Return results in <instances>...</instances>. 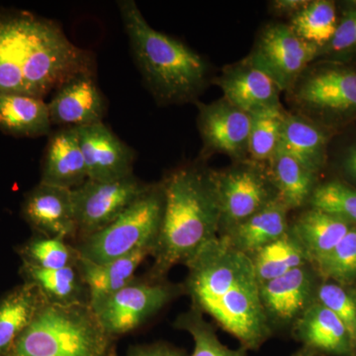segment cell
I'll return each instance as SVG.
<instances>
[{
  "mask_svg": "<svg viewBox=\"0 0 356 356\" xmlns=\"http://www.w3.org/2000/svg\"><path fill=\"white\" fill-rule=\"evenodd\" d=\"M185 266L182 286L192 307L209 316L248 351L259 350L270 339L273 329L248 255L219 236Z\"/></svg>",
  "mask_w": 356,
  "mask_h": 356,
  "instance_id": "obj_1",
  "label": "cell"
},
{
  "mask_svg": "<svg viewBox=\"0 0 356 356\" xmlns=\"http://www.w3.org/2000/svg\"><path fill=\"white\" fill-rule=\"evenodd\" d=\"M83 74H95V56L57 22L27 11L0 13V95L44 99Z\"/></svg>",
  "mask_w": 356,
  "mask_h": 356,
  "instance_id": "obj_2",
  "label": "cell"
},
{
  "mask_svg": "<svg viewBox=\"0 0 356 356\" xmlns=\"http://www.w3.org/2000/svg\"><path fill=\"white\" fill-rule=\"evenodd\" d=\"M161 184L165 206L149 271V280L156 281L178 264L186 266L216 240L221 222L214 170L188 163L168 173Z\"/></svg>",
  "mask_w": 356,
  "mask_h": 356,
  "instance_id": "obj_3",
  "label": "cell"
},
{
  "mask_svg": "<svg viewBox=\"0 0 356 356\" xmlns=\"http://www.w3.org/2000/svg\"><path fill=\"white\" fill-rule=\"evenodd\" d=\"M134 60L161 106L197 102L209 84L207 60L191 47L156 31L134 0L117 2Z\"/></svg>",
  "mask_w": 356,
  "mask_h": 356,
  "instance_id": "obj_4",
  "label": "cell"
},
{
  "mask_svg": "<svg viewBox=\"0 0 356 356\" xmlns=\"http://www.w3.org/2000/svg\"><path fill=\"white\" fill-rule=\"evenodd\" d=\"M6 356H116V348L89 304L46 302Z\"/></svg>",
  "mask_w": 356,
  "mask_h": 356,
  "instance_id": "obj_5",
  "label": "cell"
},
{
  "mask_svg": "<svg viewBox=\"0 0 356 356\" xmlns=\"http://www.w3.org/2000/svg\"><path fill=\"white\" fill-rule=\"evenodd\" d=\"M292 113L331 130L356 119V67L314 62L288 91Z\"/></svg>",
  "mask_w": 356,
  "mask_h": 356,
  "instance_id": "obj_6",
  "label": "cell"
},
{
  "mask_svg": "<svg viewBox=\"0 0 356 356\" xmlns=\"http://www.w3.org/2000/svg\"><path fill=\"white\" fill-rule=\"evenodd\" d=\"M161 182L149 189L106 228L74 243L81 259L106 264L144 248L154 250L163 221Z\"/></svg>",
  "mask_w": 356,
  "mask_h": 356,
  "instance_id": "obj_7",
  "label": "cell"
},
{
  "mask_svg": "<svg viewBox=\"0 0 356 356\" xmlns=\"http://www.w3.org/2000/svg\"><path fill=\"white\" fill-rule=\"evenodd\" d=\"M182 291L180 285L136 277L118 291L93 300L89 305L105 332L116 339L139 329Z\"/></svg>",
  "mask_w": 356,
  "mask_h": 356,
  "instance_id": "obj_8",
  "label": "cell"
},
{
  "mask_svg": "<svg viewBox=\"0 0 356 356\" xmlns=\"http://www.w3.org/2000/svg\"><path fill=\"white\" fill-rule=\"evenodd\" d=\"M215 180L221 209L219 236L280 199L267 163L238 161L215 170Z\"/></svg>",
  "mask_w": 356,
  "mask_h": 356,
  "instance_id": "obj_9",
  "label": "cell"
},
{
  "mask_svg": "<svg viewBox=\"0 0 356 356\" xmlns=\"http://www.w3.org/2000/svg\"><path fill=\"white\" fill-rule=\"evenodd\" d=\"M318 54V46L299 38L287 24L270 23L259 31L247 60L288 92Z\"/></svg>",
  "mask_w": 356,
  "mask_h": 356,
  "instance_id": "obj_10",
  "label": "cell"
},
{
  "mask_svg": "<svg viewBox=\"0 0 356 356\" xmlns=\"http://www.w3.org/2000/svg\"><path fill=\"white\" fill-rule=\"evenodd\" d=\"M149 186L151 184H145L135 175H131L107 181L88 179L74 189L76 242L106 228Z\"/></svg>",
  "mask_w": 356,
  "mask_h": 356,
  "instance_id": "obj_11",
  "label": "cell"
},
{
  "mask_svg": "<svg viewBox=\"0 0 356 356\" xmlns=\"http://www.w3.org/2000/svg\"><path fill=\"white\" fill-rule=\"evenodd\" d=\"M196 105L202 140L200 158L205 161L214 154H224L234 163L248 159L252 115L224 97L208 104L196 102Z\"/></svg>",
  "mask_w": 356,
  "mask_h": 356,
  "instance_id": "obj_12",
  "label": "cell"
},
{
  "mask_svg": "<svg viewBox=\"0 0 356 356\" xmlns=\"http://www.w3.org/2000/svg\"><path fill=\"white\" fill-rule=\"evenodd\" d=\"M76 132L88 179L107 181L134 175L135 151L103 122Z\"/></svg>",
  "mask_w": 356,
  "mask_h": 356,
  "instance_id": "obj_13",
  "label": "cell"
},
{
  "mask_svg": "<svg viewBox=\"0 0 356 356\" xmlns=\"http://www.w3.org/2000/svg\"><path fill=\"white\" fill-rule=\"evenodd\" d=\"M21 214L37 235L74 241L77 236L72 191L39 182L23 200Z\"/></svg>",
  "mask_w": 356,
  "mask_h": 356,
  "instance_id": "obj_14",
  "label": "cell"
},
{
  "mask_svg": "<svg viewBox=\"0 0 356 356\" xmlns=\"http://www.w3.org/2000/svg\"><path fill=\"white\" fill-rule=\"evenodd\" d=\"M51 125L81 128L103 122L106 98L98 88L95 74H79L55 91L48 103Z\"/></svg>",
  "mask_w": 356,
  "mask_h": 356,
  "instance_id": "obj_15",
  "label": "cell"
},
{
  "mask_svg": "<svg viewBox=\"0 0 356 356\" xmlns=\"http://www.w3.org/2000/svg\"><path fill=\"white\" fill-rule=\"evenodd\" d=\"M310 266L299 267L261 285V304L271 327L296 322L315 302L317 286Z\"/></svg>",
  "mask_w": 356,
  "mask_h": 356,
  "instance_id": "obj_16",
  "label": "cell"
},
{
  "mask_svg": "<svg viewBox=\"0 0 356 356\" xmlns=\"http://www.w3.org/2000/svg\"><path fill=\"white\" fill-rule=\"evenodd\" d=\"M213 81L222 89V97L248 113L282 106L280 86L247 58L222 67Z\"/></svg>",
  "mask_w": 356,
  "mask_h": 356,
  "instance_id": "obj_17",
  "label": "cell"
},
{
  "mask_svg": "<svg viewBox=\"0 0 356 356\" xmlns=\"http://www.w3.org/2000/svg\"><path fill=\"white\" fill-rule=\"evenodd\" d=\"M294 336L314 355L356 356L355 344L341 321L322 304H313L295 322Z\"/></svg>",
  "mask_w": 356,
  "mask_h": 356,
  "instance_id": "obj_18",
  "label": "cell"
},
{
  "mask_svg": "<svg viewBox=\"0 0 356 356\" xmlns=\"http://www.w3.org/2000/svg\"><path fill=\"white\" fill-rule=\"evenodd\" d=\"M88 179L76 128H62L51 134L40 182L74 191Z\"/></svg>",
  "mask_w": 356,
  "mask_h": 356,
  "instance_id": "obj_19",
  "label": "cell"
},
{
  "mask_svg": "<svg viewBox=\"0 0 356 356\" xmlns=\"http://www.w3.org/2000/svg\"><path fill=\"white\" fill-rule=\"evenodd\" d=\"M350 222L324 211L310 208L300 214L290 229L305 250L311 266H315L334 250L353 228Z\"/></svg>",
  "mask_w": 356,
  "mask_h": 356,
  "instance_id": "obj_20",
  "label": "cell"
},
{
  "mask_svg": "<svg viewBox=\"0 0 356 356\" xmlns=\"http://www.w3.org/2000/svg\"><path fill=\"white\" fill-rule=\"evenodd\" d=\"M289 211L282 201L277 199L221 236H224L232 247L250 257L289 231Z\"/></svg>",
  "mask_w": 356,
  "mask_h": 356,
  "instance_id": "obj_21",
  "label": "cell"
},
{
  "mask_svg": "<svg viewBox=\"0 0 356 356\" xmlns=\"http://www.w3.org/2000/svg\"><path fill=\"white\" fill-rule=\"evenodd\" d=\"M327 131L305 117L288 111L280 147L318 175L327 163Z\"/></svg>",
  "mask_w": 356,
  "mask_h": 356,
  "instance_id": "obj_22",
  "label": "cell"
},
{
  "mask_svg": "<svg viewBox=\"0 0 356 356\" xmlns=\"http://www.w3.org/2000/svg\"><path fill=\"white\" fill-rule=\"evenodd\" d=\"M31 283L23 282L0 297V356H6L46 303Z\"/></svg>",
  "mask_w": 356,
  "mask_h": 356,
  "instance_id": "obj_23",
  "label": "cell"
},
{
  "mask_svg": "<svg viewBox=\"0 0 356 356\" xmlns=\"http://www.w3.org/2000/svg\"><path fill=\"white\" fill-rule=\"evenodd\" d=\"M20 274L24 282L37 287L48 303L67 306L90 302L79 266L44 269L21 264Z\"/></svg>",
  "mask_w": 356,
  "mask_h": 356,
  "instance_id": "obj_24",
  "label": "cell"
},
{
  "mask_svg": "<svg viewBox=\"0 0 356 356\" xmlns=\"http://www.w3.org/2000/svg\"><path fill=\"white\" fill-rule=\"evenodd\" d=\"M51 121L48 103L31 96L0 95V130L13 137L49 135Z\"/></svg>",
  "mask_w": 356,
  "mask_h": 356,
  "instance_id": "obj_25",
  "label": "cell"
},
{
  "mask_svg": "<svg viewBox=\"0 0 356 356\" xmlns=\"http://www.w3.org/2000/svg\"><path fill=\"white\" fill-rule=\"evenodd\" d=\"M152 254L153 250L144 248L106 264H95L81 257L77 266L88 287L90 302L118 291L132 282L140 264Z\"/></svg>",
  "mask_w": 356,
  "mask_h": 356,
  "instance_id": "obj_26",
  "label": "cell"
},
{
  "mask_svg": "<svg viewBox=\"0 0 356 356\" xmlns=\"http://www.w3.org/2000/svg\"><path fill=\"white\" fill-rule=\"evenodd\" d=\"M267 166L278 196L288 209H299L309 203L318 185L317 173L309 170L280 147Z\"/></svg>",
  "mask_w": 356,
  "mask_h": 356,
  "instance_id": "obj_27",
  "label": "cell"
},
{
  "mask_svg": "<svg viewBox=\"0 0 356 356\" xmlns=\"http://www.w3.org/2000/svg\"><path fill=\"white\" fill-rule=\"evenodd\" d=\"M259 285L308 266L305 250L291 229L250 255Z\"/></svg>",
  "mask_w": 356,
  "mask_h": 356,
  "instance_id": "obj_28",
  "label": "cell"
},
{
  "mask_svg": "<svg viewBox=\"0 0 356 356\" xmlns=\"http://www.w3.org/2000/svg\"><path fill=\"white\" fill-rule=\"evenodd\" d=\"M289 19L287 25L299 38L320 49L331 41L339 22L336 3L330 0L309 1Z\"/></svg>",
  "mask_w": 356,
  "mask_h": 356,
  "instance_id": "obj_29",
  "label": "cell"
},
{
  "mask_svg": "<svg viewBox=\"0 0 356 356\" xmlns=\"http://www.w3.org/2000/svg\"><path fill=\"white\" fill-rule=\"evenodd\" d=\"M22 264L44 269H60L77 266L79 257L76 245L57 236L37 235L17 248Z\"/></svg>",
  "mask_w": 356,
  "mask_h": 356,
  "instance_id": "obj_30",
  "label": "cell"
},
{
  "mask_svg": "<svg viewBox=\"0 0 356 356\" xmlns=\"http://www.w3.org/2000/svg\"><path fill=\"white\" fill-rule=\"evenodd\" d=\"M284 107L259 110L252 115L248 159L268 163L280 146L283 126L287 116Z\"/></svg>",
  "mask_w": 356,
  "mask_h": 356,
  "instance_id": "obj_31",
  "label": "cell"
},
{
  "mask_svg": "<svg viewBox=\"0 0 356 356\" xmlns=\"http://www.w3.org/2000/svg\"><path fill=\"white\" fill-rule=\"evenodd\" d=\"M194 307L180 314L175 322V329L188 332L193 339V350L189 356H248V350L240 346L236 350L225 346L216 330Z\"/></svg>",
  "mask_w": 356,
  "mask_h": 356,
  "instance_id": "obj_32",
  "label": "cell"
},
{
  "mask_svg": "<svg viewBox=\"0 0 356 356\" xmlns=\"http://www.w3.org/2000/svg\"><path fill=\"white\" fill-rule=\"evenodd\" d=\"M311 208L341 218L356 227V188L341 180L318 184L309 201Z\"/></svg>",
  "mask_w": 356,
  "mask_h": 356,
  "instance_id": "obj_33",
  "label": "cell"
},
{
  "mask_svg": "<svg viewBox=\"0 0 356 356\" xmlns=\"http://www.w3.org/2000/svg\"><path fill=\"white\" fill-rule=\"evenodd\" d=\"M316 273L324 280L337 281L341 284L356 278V227L341 241L332 252L314 266Z\"/></svg>",
  "mask_w": 356,
  "mask_h": 356,
  "instance_id": "obj_34",
  "label": "cell"
},
{
  "mask_svg": "<svg viewBox=\"0 0 356 356\" xmlns=\"http://www.w3.org/2000/svg\"><path fill=\"white\" fill-rule=\"evenodd\" d=\"M315 301L341 321L356 350V301L353 294L336 283H322L316 290Z\"/></svg>",
  "mask_w": 356,
  "mask_h": 356,
  "instance_id": "obj_35",
  "label": "cell"
},
{
  "mask_svg": "<svg viewBox=\"0 0 356 356\" xmlns=\"http://www.w3.org/2000/svg\"><path fill=\"white\" fill-rule=\"evenodd\" d=\"M356 51V1L346 4L337 22L336 33L331 41L320 49L318 58H332V62L337 58L348 57Z\"/></svg>",
  "mask_w": 356,
  "mask_h": 356,
  "instance_id": "obj_36",
  "label": "cell"
},
{
  "mask_svg": "<svg viewBox=\"0 0 356 356\" xmlns=\"http://www.w3.org/2000/svg\"><path fill=\"white\" fill-rule=\"evenodd\" d=\"M126 356H189L186 351L166 341L134 344L128 348Z\"/></svg>",
  "mask_w": 356,
  "mask_h": 356,
  "instance_id": "obj_37",
  "label": "cell"
},
{
  "mask_svg": "<svg viewBox=\"0 0 356 356\" xmlns=\"http://www.w3.org/2000/svg\"><path fill=\"white\" fill-rule=\"evenodd\" d=\"M310 0H273L269 2L268 8L271 14L278 17L291 18L301 11Z\"/></svg>",
  "mask_w": 356,
  "mask_h": 356,
  "instance_id": "obj_38",
  "label": "cell"
},
{
  "mask_svg": "<svg viewBox=\"0 0 356 356\" xmlns=\"http://www.w3.org/2000/svg\"><path fill=\"white\" fill-rule=\"evenodd\" d=\"M341 168L344 177L356 184V140L344 151L341 159Z\"/></svg>",
  "mask_w": 356,
  "mask_h": 356,
  "instance_id": "obj_39",
  "label": "cell"
},
{
  "mask_svg": "<svg viewBox=\"0 0 356 356\" xmlns=\"http://www.w3.org/2000/svg\"><path fill=\"white\" fill-rule=\"evenodd\" d=\"M291 356H316L314 355L313 353H310V351L305 350V348H302L301 350H297L296 353H293Z\"/></svg>",
  "mask_w": 356,
  "mask_h": 356,
  "instance_id": "obj_40",
  "label": "cell"
},
{
  "mask_svg": "<svg viewBox=\"0 0 356 356\" xmlns=\"http://www.w3.org/2000/svg\"><path fill=\"white\" fill-rule=\"evenodd\" d=\"M353 297H355V301H356V292L353 293Z\"/></svg>",
  "mask_w": 356,
  "mask_h": 356,
  "instance_id": "obj_41",
  "label": "cell"
}]
</instances>
